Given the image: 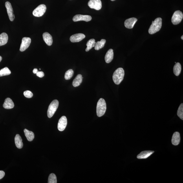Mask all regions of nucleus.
<instances>
[{"mask_svg": "<svg viewBox=\"0 0 183 183\" xmlns=\"http://www.w3.org/2000/svg\"><path fill=\"white\" fill-rule=\"evenodd\" d=\"M183 18L182 13L180 11H176L174 13L172 18V22L174 25L179 24L182 20Z\"/></svg>", "mask_w": 183, "mask_h": 183, "instance_id": "39448f33", "label": "nucleus"}, {"mask_svg": "<svg viewBox=\"0 0 183 183\" xmlns=\"http://www.w3.org/2000/svg\"><path fill=\"white\" fill-rule=\"evenodd\" d=\"M4 109H10L13 108L14 107V105L11 99L9 98L6 99L3 105Z\"/></svg>", "mask_w": 183, "mask_h": 183, "instance_id": "dca6fc26", "label": "nucleus"}, {"mask_svg": "<svg viewBox=\"0 0 183 183\" xmlns=\"http://www.w3.org/2000/svg\"><path fill=\"white\" fill-rule=\"evenodd\" d=\"M74 75V71L72 69H69L66 72L65 78L66 80H69L72 78Z\"/></svg>", "mask_w": 183, "mask_h": 183, "instance_id": "bb28decb", "label": "nucleus"}, {"mask_svg": "<svg viewBox=\"0 0 183 183\" xmlns=\"http://www.w3.org/2000/svg\"><path fill=\"white\" fill-rule=\"evenodd\" d=\"M111 1H115V0H111Z\"/></svg>", "mask_w": 183, "mask_h": 183, "instance_id": "c9c22d12", "label": "nucleus"}, {"mask_svg": "<svg viewBox=\"0 0 183 183\" xmlns=\"http://www.w3.org/2000/svg\"><path fill=\"white\" fill-rule=\"evenodd\" d=\"M5 175V173L3 171H0V179H2Z\"/></svg>", "mask_w": 183, "mask_h": 183, "instance_id": "2f4dec72", "label": "nucleus"}, {"mask_svg": "<svg viewBox=\"0 0 183 183\" xmlns=\"http://www.w3.org/2000/svg\"><path fill=\"white\" fill-rule=\"evenodd\" d=\"M59 105V102L57 100H53L50 103L47 111V115L49 118H51L56 113Z\"/></svg>", "mask_w": 183, "mask_h": 183, "instance_id": "20e7f679", "label": "nucleus"}, {"mask_svg": "<svg viewBox=\"0 0 183 183\" xmlns=\"http://www.w3.org/2000/svg\"><path fill=\"white\" fill-rule=\"evenodd\" d=\"M85 35L82 33L75 34L70 36V41L72 43L79 42L85 38Z\"/></svg>", "mask_w": 183, "mask_h": 183, "instance_id": "f8f14e48", "label": "nucleus"}, {"mask_svg": "<svg viewBox=\"0 0 183 183\" xmlns=\"http://www.w3.org/2000/svg\"><path fill=\"white\" fill-rule=\"evenodd\" d=\"M106 43V40L104 39H101L100 41L97 42L95 46V49L96 50H98L104 47Z\"/></svg>", "mask_w": 183, "mask_h": 183, "instance_id": "393cba45", "label": "nucleus"}, {"mask_svg": "<svg viewBox=\"0 0 183 183\" xmlns=\"http://www.w3.org/2000/svg\"><path fill=\"white\" fill-rule=\"evenodd\" d=\"M92 18L91 16L88 15L78 14L75 15L73 19V21L74 22L79 21H85L86 22L91 21Z\"/></svg>", "mask_w": 183, "mask_h": 183, "instance_id": "1a4fd4ad", "label": "nucleus"}, {"mask_svg": "<svg viewBox=\"0 0 183 183\" xmlns=\"http://www.w3.org/2000/svg\"><path fill=\"white\" fill-rule=\"evenodd\" d=\"M180 140V134L179 132H175L174 133L172 139V144L174 145H177L179 144Z\"/></svg>", "mask_w": 183, "mask_h": 183, "instance_id": "2eb2a0df", "label": "nucleus"}, {"mask_svg": "<svg viewBox=\"0 0 183 183\" xmlns=\"http://www.w3.org/2000/svg\"><path fill=\"white\" fill-rule=\"evenodd\" d=\"M182 66L180 63H176L173 68V72L174 74L176 76H178L181 72Z\"/></svg>", "mask_w": 183, "mask_h": 183, "instance_id": "5701e85b", "label": "nucleus"}, {"mask_svg": "<svg viewBox=\"0 0 183 183\" xmlns=\"http://www.w3.org/2000/svg\"><path fill=\"white\" fill-rule=\"evenodd\" d=\"M5 6L7 10V12L9 19L11 21H13L15 19V16L13 14L12 7L9 2L6 1L5 3Z\"/></svg>", "mask_w": 183, "mask_h": 183, "instance_id": "9b49d317", "label": "nucleus"}, {"mask_svg": "<svg viewBox=\"0 0 183 183\" xmlns=\"http://www.w3.org/2000/svg\"><path fill=\"white\" fill-rule=\"evenodd\" d=\"M137 21V19L134 17L126 20L124 23L125 27L129 29L133 28Z\"/></svg>", "mask_w": 183, "mask_h": 183, "instance_id": "ddd939ff", "label": "nucleus"}, {"mask_svg": "<svg viewBox=\"0 0 183 183\" xmlns=\"http://www.w3.org/2000/svg\"><path fill=\"white\" fill-rule=\"evenodd\" d=\"M88 5L90 8L97 10H100L102 8V3L100 0H90Z\"/></svg>", "mask_w": 183, "mask_h": 183, "instance_id": "0eeeda50", "label": "nucleus"}, {"mask_svg": "<svg viewBox=\"0 0 183 183\" xmlns=\"http://www.w3.org/2000/svg\"><path fill=\"white\" fill-rule=\"evenodd\" d=\"M31 43V39L29 37H23L22 40L20 51L21 52L25 51L29 47Z\"/></svg>", "mask_w": 183, "mask_h": 183, "instance_id": "6e6552de", "label": "nucleus"}, {"mask_svg": "<svg viewBox=\"0 0 183 183\" xmlns=\"http://www.w3.org/2000/svg\"><path fill=\"white\" fill-rule=\"evenodd\" d=\"M2 59V57L1 56H0V62H1Z\"/></svg>", "mask_w": 183, "mask_h": 183, "instance_id": "72a5a7b5", "label": "nucleus"}, {"mask_svg": "<svg viewBox=\"0 0 183 183\" xmlns=\"http://www.w3.org/2000/svg\"><path fill=\"white\" fill-rule=\"evenodd\" d=\"M43 38L45 43L48 46L52 45L53 43L52 37L51 35L48 32H45L43 34Z\"/></svg>", "mask_w": 183, "mask_h": 183, "instance_id": "4468645a", "label": "nucleus"}, {"mask_svg": "<svg viewBox=\"0 0 183 183\" xmlns=\"http://www.w3.org/2000/svg\"><path fill=\"white\" fill-rule=\"evenodd\" d=\"M125 76V71L122 68H120L116 69L114 73L113 79L116 85L120 84L123 80Z\"/></svg>", "mask_w": 183, "mask_h": 183, "instance_id": "f03ea898", "label": "nucleus"}, {"mask_svg": "<svg viewBox=\"0 0 183 183\" xmlns=\"http://www.w3.org/2000/svg\"><path fill=\"white\" fill-rule=\"evenodd\" d=\"M82 75L78 74L77 75L73 81L72 85L75 87H78L80 85L83 81Z\"/></svg>", "mask_w": 183, "mask_h": 183, "instance_id": "aec40b11", "label": "nucleus"}, {"mask_svg": "<svg viewBox=\"0 0 183 183\" xmlns=\"http://www.w3.org/2000/svg\"><path fill=\"white\" fill-rule=\"evenodd\" d=\"M15 142L17 148L21 149L23 146V143L22 142V139L20 135L19 134H16L15 137Z\"/></svg>", "mask_w": 183, "mask_h": 183, "instance_id": "6ab92c4d", "label": "nucleus"}, {"mask_svg": "<svg viewBox=\"0 0 183 183\" xmlns=\"http://www.w3.org/2000/svg\"><path fill=\"white\" fill-rule=\"evenodd\" d=\"M162 19L161 18H157L152 21V25L149 30L150 34H153L159 31L162 28Z\"/></svg>", "mask_w": 183, "mask_h": 183, "instance_id": "f257e3e1", "label": "nucleus"}, {"mask_svg": "<svg viewBox=\"0 0 183 183\" xmlns=\"http://www.w3.org/2000/svg\"><path fill=\"white\" fill-rule=\"evenodd\" d=\"M38 72V70L36 68H35L33 70V73L34 74H36Z\"/></svg>", "mask_w": 183, "mask_h": 183, "instance_id": "473e14b6", "label": "nucleus"}, {"mask_svg": "<svg viewBox=\"0 0 183 183\" xmlns=\"http://www.w3.org/2000/svg\"><path fill=\"white\" fill-rule=\"evenodd\" d=\"M36 74V75L40 78H42L45 75L44 73L42 71H38Z\"/></svg>", "mask_w": 183, "mask_h": 183, "instance_id": "7c9ffc66", "label": "nucleus"}, {"mask_svg": "<svg viewBox=\"0 0 183 183\" xmlns=\"http://www.w3.org/2000/svg\"><path fill=\"white\" fill-rule=\"evenodd\" d=\"M177 115L182 120H183V104H181L178 110Z\"/></svg>", "mask_w": 183, "mask_h": 183, "instance_id": "c85d7f7f", "label": "nucleus"}, {"mask_svg": "<svg viewBox=\"0 0 183 183\" xmlns=\"http://www.w3.org/2000/svg\"><path fill=\"white\" fill-rule=\"evenodd\" d=\"M24 95L26 98H31L33 96V94L31 92L29 91H26L23 93Z\"/></svg>", "mask_w": 183, "mask_h": 183, "instance_id": "c756f323", "label": "nucleus"}, {"mask_svg": "<svg viewBox=\"0 0 183 183\" xmlns=\"http://www.w3.org/2000/svg\"><path fill=\"white\" fill-rule=\"evenodd\" d=\"M107 109L106 103L105 100L103 98L99 100L97 103L96 113L97 115L99 117L102 116L105 114Z\"/></svg>", "mask_w": 183, "mask_h": 183, "instance_id": "7ed1b4c3", "label": "nucleus"}, {"mask_svg": "<svg viewBox=\"0 0 183 183\" xmlns=\"http://www.w3.org/2000/svg\"><path fill=\"white\" fill-rule=\"evenodd\" d=\"M154 152V151H142L137 156V158L138 159H146L149 157Z\"/></svg>", "mask_w": 183, "mask_h": 183, "instance_id": "f3484780", "label": "nucleus"}, {"mask_svg": "<svg viewBox=\"0 0 183 183\" xmlns=\"http://www.w3.org/2000/svg\"><path fill=\"white\" fill-rule=\"evenodd\" d=\"M48 183H57V178L54 173L51 174L48 178Z\"/></svg>", "mask_w": 183, "mask_h": 183, "instance_id": "cd10ccee", "label": "nucleus"}, {"mask_svg": "<svg viewBox=\"0 0 183 183\" xmlns=\"http://www.w3.org/2000/svg\"><path fill=\"white\" fill-rule=\"evenodd\" d=\"M47 7L45 4H41L37 7L33 12L34 16L40 17L43 16L46 11Z\"/></svg>", "mask_w": 183, "mask_h": 183, "instance_id": "423d86ee", "label": "nucleus"}, {"mask_svg": "<svg viewBox=\"0 0 183 183\" xmlns=\"http://www.w3.org/2000/svg\"><path fill=\"white\" fill-rule=\"evenodd\" d=\"M11 72L8 67H5L0 70V77L8 75L10 74Z\"/></svg>", "mask_w": 183, "mask_h": 183, "instance_id": "a878e982", "label": "nucleus"}, {"mask_svg": "<svg viewBox=\"0 0 183 183\" xmlns=\"http://www.w3.org/2000/svg\"><path fill=\"white\" fill-rule=\"evenodd\" d=\"M67 124V120L65 116H63L59 119L58 124V129L60 131L65 130Z\"/></svg>", "mask_w": 183, "mask_h": 183, "instance_id": "9d476101", "label": "nucleus"}, {"mask_svg": "<svg viewBox=\"0 0 183 183\" xmlns=\"http://www.w3.org/2000/svg\"><path fill=\"white\" fill-rule=\"evenodd\" d=\"M8 36L6 33H2L0 34V46L5 45L7 43Z\"/></svg>", "mask_w": 183, "mask_h": 183, "instance_id": "412c9836", "label": "nucleus"}, {"mask_svg": "<svg viewBox=\"0 0 183 183\" xmlns=\"http://www.w3.org/2000/svg\"><path fill=\"white\" fill-rule=\"evenodd\" d=\"M95 39H91L88 41L86 44L87 48H86L85 51H89L90 50H91L92 48L95 47L96 44Z\"/></svg>", "mask_w": 183, "mask_h": 183, "instance_id": "b1692460", "label": "nucleus"}, {"mask_svg": "<svg viewBox=\"0 0 183 183\" xmlns=\"http://www.w3.org/2000/svg\"><path fill=\"white\" fill-rule=\"evenodd\" d=\"M114 57L113 50L112 49H109L106 54L105 56V60L107 63H109L113 60Z\"/></svg>", "mask_w": 183, "mask_h": 183, "instance_id": "a211bd4d", "label": "nucleus"}, {"mask_svg": "<svg viewBox=\"0 0 183 183\" xmlns=\"http://www.w3.org/2000/svg\"><path fill=\"white\" fill-rule=\"evenodd\" d=\"M181 39L182 40H183V35H182V36L181 37Z\"/></svg>", "mask_w": 183, "mask_h": 183, "instance_id": "f704fd0d", "label": "nucleus"}, {"mask_svg": "<svg viewBox=\"0 0 183 183\" xmlns=\"http://www.w3.org/2000/svg\"><path fill=\"white\" fill-rule=\"evenodd\" d=\"M24 133L28 141L31 142L34 138V134L32 131H29L28 130L25 129L24 130Z\"/></svg>", "mask_w": 183, "mask_h": 183, "instance_id": "4be33fe9", "label": "nucleus"}]
</instances>
